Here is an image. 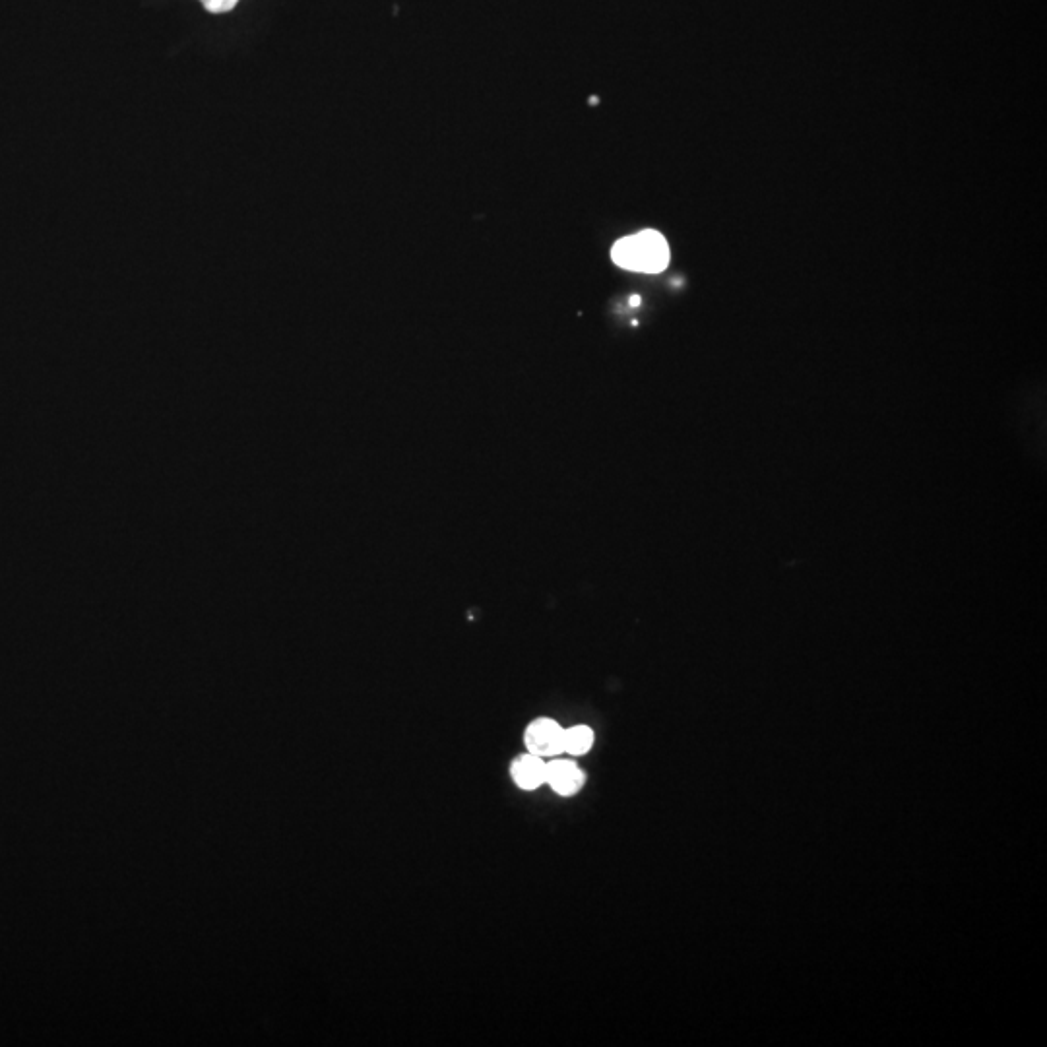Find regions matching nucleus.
<instances>
[{"label": "nucleus", "instance_id": "obj_5", "mask_svg": "<svg viewBox=\"0 0 1047 1047\" xmlns=\"http://www.w3.org/2000/svg\"><path fill=\"white\" fill-rule=\"evenodd\" d=\"M594 731L588 726H572L565 728V753L571 757H582L592 751L594 747Z\"/></svg>", "mask_w": 1047, "mask_h": 1047}, {"label": "nucleus", "instance_id": "obj_1", "mask_svg": "<svg viewBox=\"0 0 1047 1047\" xmlns=\"http://www.w3.org/2000/svg\"><path fill=\"white\" fill-rule=\"evenodd\" d=\"M667 239L656 229H642L619 239L611 249V260L629 272L660 274L669 266Z\"/></svg>", "mask_w": 1047, "mask_h": 1047}, {"label": "nucleus", "instance_id": "obj_7", "mask_svg": "<svg viewBox=\"0 0 1047 1047\" xmlns=\"http://www.w3.org/2000/svg\"><path fill=\"white\" fill-rule=\"evenodd\" d=\"M638 303H640V297H633V299H631V305H635L636 307Z\"/></svg>", "mask_w": 1047, "mask_h": 1047}, {"label": "nucleus", "instance_id": "obj_3", "mask_svg": "<svg viewBox=\"0 0 1047 1047\" xmlns=\"http://www.w3.org/2000/svg\"><path fill=\"white\" fill-rule=\"evenodd\" d=\"M545 784L561 797H574L586 786V772L574 761L553 757L545 766Z\"/></svg>", "mask_w": 1047, "mask_h": 1047}, {"label": "nucleus", "instance_id": "obj_2", "mask_svg": "<svg viewBox=\"0 0 1047 1047\" xmlns=\"http://www.w3.org/2000/svg\"><path fill=\"white\" fill-rule=\"evenodd\" d=\"M524 745L528 753L545 761L559 757L565 753V728L551 718H538L524 730Z\"/></svg>", "mask_w": 1047, "mask_h": 1047}, {"label": "nucleus", "instance_id": "obj_4", "mask_svg": "<svg viewBox=\"0 0 1047 1047\" xmlns=\"http://www.w3.org/2000/svg\"><path fill=\"white\" fill-rule=\"evenodd\" d=\"M547 761L532 753L518 755L510 764V778L522 792H536L545 784Z\"/></svg>", "mask_w": 1047, "mask_h": 1047}, {"label": "nucleus", "instance_id": "obj_6", "mask_svg": "<svg viewBox=\"0 0 1047 1047\" xmlns=\"http://www.w3.org/2000/svg\"><path fill=\"white\" fill-rule=\"evenodd\" d=\"M206 10L212 12V14H222V12H229L235 8V4L239 0H202Z\"/></svg>", "mask_w": 1047, "mask_h": 1047}]
</instances>
